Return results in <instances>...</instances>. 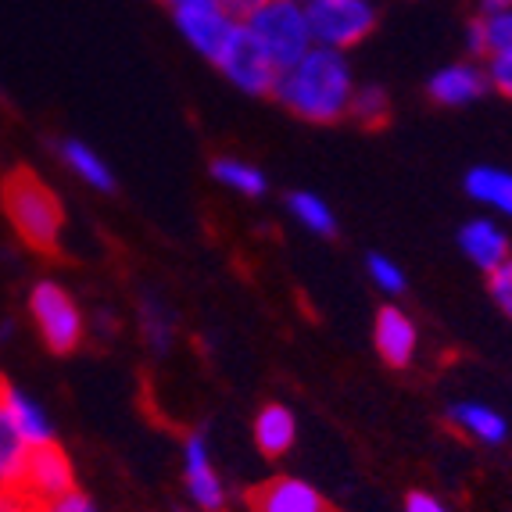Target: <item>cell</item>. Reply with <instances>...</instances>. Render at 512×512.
I'll use <instances>...</instances> for the list:
<instances>
[{
	"label": "cell",
	"mask_w": 512,
	"mask_h": 512,
	"mask_svg": "<svg viewBox=\"0 0 512 512\" xmlns=\"http://www.w3.org/2000/svg\"><path fill=\"white\" fill-rule=\"evenodd\" d=\"M355 79L344 51L312 47L298 65L283 69L276 79L273 97L298 119L308 122H341L351 108Z\"/></svg>",
	"instance_id": "1"
},
{
	"label": "cell",
	"mask_w": 512,
	"mask_h": 512,
	"mask_svg": "<svg viewBox=\"0 0 512 512\" xmlns=\"http://www.w3.org/2000/svg\"><path fill=\"white\" fill-rule=\"evenodd\" d=\"M0 205H4V215L29 248L43 251V255L58 251L65 212H61V201L54 197V190L33 169H15L8 180L0 183Z\"/></svg>",
	"instance_id": "2"
},
{
	"label": "cell",
	"mask_w": 512,
	"mask_h": 512,
	"mask_svg": "<svg viewBox=\"0 0 512 512\" xmlns=\"http://www.w3.org/2000/svg\"><path fill=\"white\" fill-rule=\"evenodd\" d=\"M251 29L262 51L273 58L276 69H291L305 58L316 40H312V26H308V11L298 0H269L251 22H244Z\"/></svg>",
	"instance_id": "3"
},
{
	"label": "cell",
	"mask_w": 512,
	"mask_h": 512,
	"mask_svg": "<svg viewBox=\"0 0 512 512\" xmlns=\"http://www.w3.org/2000/svg\"><path fill=\"white\" fill-rule=\"evenodd\" d=\"M29 312H33L43 344L54 355H69V351L79 348V341H83V312H79V305L61 283H36L33 294H29Z\"/></svg>",
	"instance_id": "4"
},
{
	"label": "cell",
	"mask_w": 512,
	"mask_h": 512,
	"mask_svg": "<svg viewBox=\"0 0 512 512\" xmlns=\"http://www.w3.org/2000/svg\"><path fill=\"white\" fill-rule=\"evenodd\" d=\"M305 11L316 47H330V51H348L366 40L376 26V8L369 0H319Z\"/></svg>",
	"instance_id": "5"
},
{
	"label": "cell",
	"mask_w": 512,
	"mask_h": 512,
	"mask_svg": "<svg viewBox=\"0 0 512 512\" xmlns=\"http://www.w3.org/2000/svg\"><path fill=\"white\" fill-rule=\"evenodd\" d=\"M219 72L230 79L233 86H240L244 94H273L280 69L273 65V58L262 51V43L251 36V29L244 22H237L226 51L219 54Z\"/></svg>",
	"instance_id": "6"
},
{
	"label": "cell",
	"mask_w": 512,
	"mask_h": 512,
	"mask_svg": "<svg viewBox=\"0 0 512 512\" xmlns=\"http://www.w3.org/2000/svg\"><path fill=\"white\" fill-rule=\"evenodd\" d=\"M176 26H180L183 40L194 47L197 54H205L208 61H219V54L226 51V43H230L233 22L219 4H190V8H176Z\"/></svg>",
	"instance_id": "7"
},
{
	"label": "cell",
	"mask_w": 512,
	"mask_h": 512,
	"mask_svg": "<svg viewBox=\"0 0 512 512\" xmlns=\"http://www.w3.org/2000/svg\"><path fill=\"white\" fill-rule=\"evenodd\" d=\"M487 90H491L487 65H477V61H455V65H444L427 79L430 101L441 104V108H466V104L480 101Z\"/></svg>",
	"instance_id": "8"
},
{
	"label": "cell",
	"mask_w": 512,
	"mask_h": 512,
	"mask_svg": "<svg viewBox=\"0 0 512 512\" xmlns=\"http://www.w3.org/2000/svg\"><path fill=\"white\" fill-rule=\"evenodd\" d=\"M183 477H187V495L197 509L222 512L226 505V487H222L219 473L212 466V452H208L205 434H190L187 448H183Z\"/></svg>",
	"instance_id": "9"
},
{
	"label": "cell",
	"mask_w": 512,
	"mask_h": 512,
	"mask_svg": "<svg viewBox=\"0 0 512 512\" xmlns=\"http://www.w3.org/2000/svg\"><path fill=\"white\" fill-rule=\"evenodd\" d=\"M72 487H76V473H72L69 455L61 452L58 441L40 444V448L29 452L26 484H22V491L43 498V502H54V498H61L65 491H72Z\"/></svg>",
	"instance_id": "10"
},
{
	"label": "cell",
	"mask_w": 512,
	"mask_h": 512,
	"mask_svg": "<svg viewBox=\"0 0 512 512\" xmlns=\"http://www.w3.org/2000/svg\"><path fill=\"white\" fill-rule=\"evenodd\" d=\"M459 248L462 255L477 265L480 273H495L498 265H505L512 258V240L509 233L502 230V222L491 219V215H480V219H470L459 230Z\"/></svg>",
	"instance_id": "11"
},
{
	"label": "cell",
	"mask_w": 512,
	"mask_h": 512,
	"mask_svg": "<svg viewBox=\"0 0 512 512\" xmlns=\"http://www.w3.org/2000/svg\"><path fill=\"white\" fill-rule=\"evenodd\" d=\"M248 505L255 512H333V505L316 487L294 477H276L258 484L248 495Z\"/></svg>",
	"instance_id": "12"
},
{
	"label": "cell",
	"mask_w": 512,
	"mask_h": 512,
	"mask_svg": "<svg viewBox=\"0 0 512 512\" xmlns=\"http://www.w3.org/2000/svg\"><path fill=\"white\" fill-rule=\"evenodd\" d=\"M373 344L380 351V359L391 369L412 366V359H416L419 351V330L409 319V312H402L398 305L380 308V316H376L373 326Z\"/></svg>",
	"instance_id": "13"
},
{
	"label": "cell",
	"mask_w": 512,
	"mask_h": 512,
	"mask_svg": "<svg viewBox=\"0 0 512 512\" xmlns=\"http://www.w3.org/2000/svg\"><path fill=\"white\" fill-rule=\"evenodd\" d=\"M448 423L459 430L462 437L484 444V448H498L509 441V423L498 409L484 402H452L448 405Z\"/></svg>",
	"instance_id": "14"
},
{
	"label": "cell",
	"mask_w": 512,
	"mask_h": 512,
	"mask_svg": "<svg viewBox=\"0 0 512 512\" xmlns=\"http://www.w3.org/2000/svg\"><path fill=\"white\" fill-rule=\"evenodd\" d=\"M470 201H477L484 212L498 219H512V169L502 165H473L462 180Z\"/></svg>",
	"instance_id": "15"
},
{
	"label": "cell",
	"mask_w": 512,
	"mask_h": 512,
	"mask_svg": "<svg viewBox=\"0 0 512 512\" xmlns=\"http://www.w3.org/2000/svg\"><path fill=\"white\" fill-rule=\"evenodd\" d=\"M29 452H33V444L22 437L4 394H0V470H4V480H8L11 491H22V484H26Z\"/></svg>",
	"instance_id": "16"
},
{
	"label": "cell",
	"mask_w": 512,
	"mask_h": 512,
	"mask_svg": "<svg viewBox=\"0 0 512 512\" xmlns=\"http://www.w3.org/2000/svg\"><path fill=\"white\" fill-rule=\"evenodd\" d=\"M294 430H298V423H294V412L287 405H265L255 419V444L262 448V455L276 459V455L291 452Z\"/></svg>",
	"instance_id": "17"
},
{
	"label": "cell",
	"mask_w": 512,
	"mask_h": 512,
	"mask_svg": "<svg viewBox=\"0 0 512 512\" xmlns=\"http://www.w3.org/2000/svg\"><path fill=\"white\" fill-rule=\"evenodd\" d=\"M0 394H4V402H8L11 416H15L18 430H22V437H26L33 448H40V444H54V423L47 419V412H43L29 394H22L11 384H4V391Z\"/></svg>",
	"instance_id": "18"
},
{
	"label": "cell",
	"mask_w": 512,
	"mask_h": 512,
	"mask_svg": "<svg viewBox=\"0 0 512 512\" xmlns=\"http://www.w3.org/2000/svg\"><path fill=\"white\" fill-rule=\"evenodd\" d=\"M58 154H61V162L69 165L79 180L90 183L94 190H104V194L115 190V176H111V169L104 165V158L90 144H83V140H65V144L58 147Z\"/></svg>",
	"instance_id": "19"
},
{
	"label": "cell",
	"mask_w": 512,
	"mask_h": 512,
	"mask_svg": "<svg viewBox=\"0 0 512 512\" xmlns=\"http://www.w3.org/2000/svg\"><path fill=\"white\" fill-rule=\"evenodd\" d=\"M172 330H176L172 308L165 305L158 294H144V298H140V333H144V341L151 344L154 355H165V351H169Z\"/></svg>",
	"instance_id": "20"
},
{
	"label": "cell",
	"mask_w": 512,
	"mask_h": 512,
	"mask_svg": "<svg viewBox=\"0 0 512 512\" xmlns=\"http://www.w3.org/2000/svg\"><path fill=\"white\" fill-rule=\"evenodd\" d=\"M212 176L222 187L237 190V194H244V197H262L265 187H269V183H265V172L248 162H240V158H215Z\"/></svg>",
	"instance_id": "21"
},
{
	"label": "cell",
	"mask_w": 512,
	"mask_h": 512,
	"mask_svg": "<svg viewBox=\"0 0 512 512\" xmlns=\"http://www.w3.org/2000/svg\"><path fill=\"white\" fill-rule=\"evenodd\" d=\"M287 208H291V215L308 233H316V237H333V233H337V215L330 212V205H326L323 197L298 190V194H291Z\"/></svg>",
	"instance_id": "22"
},
{
	"label": "cell",
	"mask_w": 512,
	"mask_h": 512,
	"mask_svg": "<svg viewBox=\"0 0 512 512\" xmlns=\"http://www.w3.org/2000/svg\"><path fill=\"white\" fill-rule=\"evenodd\" d=\"M480 33H484V54H512V8H484L480 11Z\"/></svg>",
	"instance_id": "23"
},
{
	"label": "cell",
	"mask_w": 512,
	"mask_h": 512,
	"mask_svg": "<svg viewBox=\"0 0 512 512\" xmlns=\"http://www.w3.org/2000/svg\"><path fill=\"white\" fill-rule=\"evenodd\" d=\"M348 115H355L362 126H380L391 115V97L384 86H355Z\"/></svg>",
	"instance_id": "24"
},
{
	"label": "cell",
	"mask_w": 512,
	"mask_h": 512,
	"mask_svg": "<svg viewBox=\"0 0 512 512\" xmlns=\"http://www.w3.org/2000/svg\"><path fill=\"white\" fill-rule=\"evenodd\" d=\"M366 273L369 280H373L376 291H384V294H402L405 291V269L394 258L387 255H369L366 258Z\"/></svg>",
	"instance_id": "25"
},
{
	"label": "cell",
	"mask_w": 512,
	"mask_h": 512,
	"mask_svg": "<svg viewBox=\"0 0 512 512\" xmlns=\"http://www.w3.org/2000/svg\"><path fill=\"white\" fill-rule=\"evenodd\" d=\"M487 291H491V301L502 308V316L512 319V258L487 276Z\"/></svg>",
	"instance_id": "26"
},
{
	"label": "cell",
	"mask_w": 512,
	"mask_h": 512,
	"mask_svg": "<svg viewBox=\"0 0 512 512\" xmlns=\"http://www.w3.org/2000/svg\"><path fill=\"white\" fill-rule=\"evenodd\" d=\"M487 79H491V90H498V94L512 101V54L487 58Z\"/></svg>",
	"instance_id": "27"
},
{
	"label": "cell",
	"mask_w": 512,
	"mask_h": 512,
	"mask_svg": "<svg viewBox=\"0 0 512 512\" xmlns=\"http://www.w3.org/2000/svg\"><path fill=\"white\" fill-rule=\"evenodd\" d=\"M43 512H97V505L90 502V498H86L79 487H72V491H65L61 498L47 502V509H43Z\"/></svg>",
	"instance_id": "28"
},
{
	"label": "cell",
	"mask_w": 512,
	"mask_h": 512,
	"mask_svg": "<svg viewBox=\"0 0 512 512\" xmlns=\"http://www.w3.org/2000/svg\"><path fill=\"white\" fill-rule=\"evenodd\" d=\"M269 0H219V8L233 18V22H251Z\"/></svg>",
	"instance_id": "29"
},
{
	"label": "cell",
	"mask_w": 512,
	"mask_h": 512,
	"mask_svg": "<svg viewBox=\"0 0 512 512\" xmlns=\"http://www.w3.org/2000/svg\"><path fill=\"white\" fill-rule=\"evenodd\" d=\"M405 512H448V505L437 495H430V491H412L405 498Z\"/></svg>",
	"instance_id": "30"
},
{
	"label": "cell",
	"mask_w": 512,
	"mask_h": 512,
	"mask_svg": "<svg viewBox=\"0 0 512 512\" xmlns=\"http://www.w3.org/2000/svg\"><path fill=\"white\" fill-rule=\"evenodd\" d=\"M165 4H172V11H176V8H190V4H219V0H165Z\"/></svg>",
	"instance_id": "31"
},
{
	"label": "cell",
	"mask_w": 512,
	"mask_h": 512,
	"mask_svg": "<svg viewBox=\"0 0 512 512\" xmlns=\"http://www.w3.org/2000/svg\"><path fill=\"white\" fill-rule=\"evenodd\" d=\"M484 8H512V0H480Z\"/></svg>",
	"instance_id": "32"
},
{
	"label": "cell",
	"mask_w": 512,
	"mask_h": 512,
	"mask_svg": "<svg viewBox=\"0 0 512 512\" xmlns=\"http://www.w3.org/2000/svg\"><path fill=\"white\" fill-rule=\"evenodd\" d=\"M8 491H11V487H8V480H4V470H0V498L8 495Z\"/></svg>",
	"instance_id": "33"
},
{
	"label": "cell",
	"mask_w": 512,
	"mask_h": 512,
	"mask_svg": "<svg viewBox=\"0 0 512 512\" xmlns=\"http://www.w3.org/2000/svg\"><path fill=\"white\" fill-rule=\"evenodd\" d=\"M298 4H305V8H308V4H319V0H298Z\"/></svg>",
	"instance_id": "34"
}]
</instances>
